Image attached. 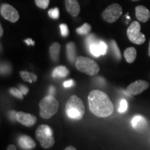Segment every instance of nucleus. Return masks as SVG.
I'll use <instances>...</instances> for the list:
<instances>
[{"instance_id":"f257e3e1","label":"nucleus","mask_w":150,"mask_h":150,"mask_svg":"<svg viewBox=\"0 0 150 150\" xmlns=\"http://www.w3.org/2000/svg\"><path fill=\"white\" fill-rule=\"evenodd\" d=\"M88 104L91 111L99 117H107L111 115L114 110L113 104L106 93L99 90H94L88 95Z\"/></svg>"},{"instance_id":"f03ea898","label":"nucleus","mask_w":150,"mask_h":150,"mask_svg":"<svg viewBox=\"0 0 150 150\" xmlns=\"http://www.w3.org/2000/svg\"><path fill=\"white\" fill-rule=\"evenodd\" d=\"M65 112L67 117L70 119L76 120H81L86 112L83 102L76 95H72L66 103Z\"/></svg>"},{"instance_id":"7ed1b4c3","label":"nucleus","mask_w":150,"mask_h":150,"mask_svg":"<svg viewBox=\"0 0 150 150\" xmlns=\"http://www.w3.org/2000/svg\"><path fill=\"white\" fill-rule=\"evenodd\" d=\"M40 115L43 119H50L59 110V102L53 95H49L41 99L39 104Z\"/></svg>"},{"instance_id":"20e7f679","label":"nucleus","mask_w":150,"mask_h":150,"mask_svg":"<svg viewBox=\"0 0 150 150\" xmlns=\"http://www.w3.org/2000/svg\"><path fill=\"white\" fill-rule=\"evenodd\" d=\"M35 137L44 149L53 147L55 143L53 130L47 125H42L38 127L35 131Z\"/></svg>"},{"instance_id":"39448f33","label":"nucleus","mask_w":150,"mask_h":150,"mask_svg":"<svg viewBox=\"0 0 150 150\" xmlns=\"http://www.w3.org/2000/svg\"><path fill=\"white\" fill-rule=\"evenodd\" d=\"M75 66L81 72L89 76H95L99 72V65L94 60L84 56H78L75 62Z\"/></svg>"},{"instance_id":"423d86ee","label":"nucleus","mask_w":150,"mask_h":150,"mask_svg":"<svg viewBox=\"0 0 150 150\" xmlns=\"http://www.w3.org/2000/svg\"><path fill=\"white\" fill-rule=\"evenodd\" d=\"M141 27L138 22L134 21L131 23L127 31L129 40L136 45H142L145 42V35L140 31Z\"/></svg>"},{"instance_id":"0eeeda50","label":"nucleus","mask_w":150,"mask_h":150,"mask_svg":"<svg viewBox=\"0 0 150 150\" xmlns=\"http://www.w3.org/2000/svg\"><path fill=\"white\" fill-rule=\"evenodd\" d=\"M122 14V8L118 4H112L108 6L102 13V18L104 21L108 23H113L117 21Z\"/></svg>"},{"instance_id":"6e6552de","label":"nucleus","mask_w":150,"mask_h":150,"mask_svg":"<svg viewBox=\"0 0 150 150\" xmlns=\"http://www.w3.org/2000/svg\"><path fill=\"white\" fill-rule=\"evenodd\" d=\"M1 16L11 22H16L20 18L18 11L8 4H2L0 8Z\"/></svg>"},{"instance_id":"1a4fd4ad","label":"nucleus","mask_w":150,"mask_h":150,"mask_svg":"<svg viewBox=\"0 0 150 150\" xmlns=\"http://www.w3.org/2000/svg\"><path fill=\"white\" fill-rule=\"evenodd\" d=\"M149 84L145 80H137L127 86L126 92L131 95H138L149 88Z\"/></svg>"},{"instance_id":"9d476101","label":"nucleus","mask_w":150,"mask_h":150,"mask_svg":"<svg viewBox=\"0 0 150 150\" xmlns=\"http://www.w3.org/2000/svg\"><path fill=\"white\" fill-rule=\"evenodd\" d=\"M88 49L92 55L95 57H99L100 56H104L106 54L108 51L107 45L104 41L99 40L98 39L92 43L88 47Z\"/></svg>"},{"instance_id":"9b49d317","label":"nucleus","mask_w":150,"mask_h":150,"mask_svg":"<svg viewBox=\"0 0 150 150\" xmlns=\"http://www.w3.org/2000/svg\"><path fill=\"white\" fill-rule=\"evenodd\" d=\"M16 120L26 127H33L37 122V118L33 114L22 111L17 112Z\"/></svg>"},{"instance_id":"f8f14e48","label":"nucleus","mask_w":150,"mask_h":150,"mask_svg":"<svg viewBox=\"0 0 150 150\" xmlns=\"http://www.w3.org/2000/svg\"><path fill=\"white\" fill-rule=\"evenodd\" d=\"M131 125L138 132H142L147 128V121L143 116L136 115L131 120Z\"/></svg>"},{"instance_id":"ddd939ff","label":"nucleus","mask_w":150,"mask_h":150,"mask_svg":"<svg viewBox=\"0 0 150 150\" xmlns=\"http://www.w3.org/2000/svg\"><path fill=\"white\" fill-rule=\"evenodd\" d=\"M18 145L22 149L25 150L33 149L36 146L34 140L27 135H23V136L19 137Z\"/></svg>"},{"instance_id":"4468645a","label":"nucleus","mask_w":150,"mask_h":150,"mask_svg":"<svg viewBox=\"0 0 150 150\" xmlns=\"http://www.w3.org/2000/svg\"><path fill=\"white\" fill-rule=\"evenodd\" d=\"M65 7L67 12L73 17H76L79 14L81 8L77 0H65Z\"/></svg>"},{"instance_id":"2eb2a0df","label":"nucleus","mask_w":150,"mask_h":150,"mask_svg":"<svg viewBox=\"0 0 150 150\" xmlns=\"http://www.w3.org/2000/svg\"><path fill=\"white\" fill-rule=\"evenodd\" d=\"M136 18L141 22H146L150 18V12L144 6H138L135 8Z\"/></svg>"},{"instance_id":"dca6fc26","label":"nucleus","mask_w":150,"mask_h":150,"mask_svg":"<svg viewBox=\"0 0 150 150\" xmlns=\"http://www.w3.org/2000/svg\"><path fill=\"white\" fill-rule=\"evenodd\" d=\"M67 56V59L70 63H74L76 62V46L73 42H70L66 45Z\"/></svg>"},{"instance_id":"f3484780","label":"nucleus","mask_w":150,"mask_h":150,"mask_svg":"<svg viewBox=\"0 0 150 150\" xmlns=\"http://www.w3.org/2000/svg\"><path fill=\"white\" fill-rule=\"evenodd\" d=\"M60 52H61V45L59 42H54L50 46V54L52 61L54 62L59 61Z\"/></svg>"},{"instance_id":"a211bd4d","label":"nucleus","mask_w":150,"mask_h":150,"mask_svg":"<svg viewBox=\"0 0 150 150\" xmlns=\"http://www.w3.org/2000/svg\"><path fill=\"white\" fill-rule=\"evenodd\" d=\"M124 56H125V60L127 63H134L137 56V51L133 47H129L125 50L124 52Z\"/></svg>"},{"instance_id":"6ab92c4d","label":"nucleus","mask_w":150,"mask_h":150,"mask_svg":"<svg viewBox=\"0 0 150 150\" xmlns=\"http://www.w3.org/2000/svg\"><path fill=\"white\" fill-rule=\"evenodd\" d=\"M70 74L68 69L65 66H59L56 67L52 72V77L54 78H65Z\"/></svg>"},{"instance_id":"aec40b11","label":"nucleus","mask_w":150,"mask_h":150,"mask_svg":"<svg viewBox=\"0 0 150 150\" xmlns=\"http://www.w3.org/2000/svg\"><path fill=\"white\" fill-rule=\"evenodd\" d=\"M20 76H21L22 79L25 81L29 82L30 83L36 82V81L38 79L37 76L34 74V73L27 72V71H20Z\"/></svg>"},{"instance_id":"412c9836","label":"nucleus","mask_w":150,"mask_h":150,"mask_svg":"<svg viewBox=\"0 0 150 150\" xmlns=\"http://www.w3.org/2000/svg\"><path fill=\"white\" fill-rule=\"evenodd\" d=\"M91 31V26L88 23H84L81 27L77 28L76 29V33L79 35H88Z\"/></svg>"},{"instance_id":"4be33fe9","label":"nucleus","mask_w":150,"mask_h":150,"mask_svg":"<svg viewBox=\"0 0 150 150\" xmlns=\"http://www.w3.org/2000/svg\"><path fill=\"white\" fill-rule=\"evenodd\" d=\"M110 47H111V50L112 54H113V56H115L116 59L121 60V52L120 50L119 47H118L117 43L115 40H111L110 41Z\"/></svg>"},{"instance_id":"5701e85b","label":"nucleus","mask_w":150,"mask_h":150,"mask_svg":"<svg viewBox=\"0 0 150 150\" xmlns=\"http://www.w3.org/2000/svg\"><path fill=\"white\" fill-rule=\"evenodd\" d=\"M9 93H10L13 96L16 97V98L20 99H23L24 98V95L22 94L21 91L19 90V88H11L9 89Z\"/></svg>"},{"instance_id":"b1692460","label":"nucleus","mask_w":150,"mask_h":150,"mask_svg":"<svg viewBox=\"0 0 150 150\" xmlns=\"http://www.w3.org/2000/svg\"><path fill=\"white\" fill-rule=\"evenodd\" d=\"M127 108H128V104H127L126 99H121L120 102L119 108H118V112L120 113H124L127 111Z\"/></svg>"},{"instance_id":"393cba45","label":"nucleus","mask_w":150,"mask_h":150,"mask_svg":"<svg viewBox=\"0 0 150 150\" xmlns=\"http://www.w3.org/2000/svg\"><path fill=\"white\" fill-rule=\"evenodd\" d=\"M48 16L52 19L56 20V19H59L60 16V13H59V9L57 7L56 8L50 9L48 11Z\"/></svg>"},{"instance_id":"a878e982","label":"nucleus","mask_w":150,"mask_h":150,"mask_svg":"<svg viewBox=\"0 0 150 150\" xmlns=\"http://www.w3.org/2000/svg\"><path fill=\"white\" fill-rule=\"evenodd\" d=\"M35 3L39 8L46 9L50 4V0H35Z\"/></svg>"},{"instance_id":"bb28decb","label":"nucleus","mask_w":150,"mask_h":150,"mask_svg":"<svg viewBox=\"0 0 150 150\" xmlns=\"http://www.w3.org/2000/svg\"><path fill=\"white\" fill-rule=\"evenodd\" d=\"M11 72V67L8 63H1V74H8Z\"/></svg>"},{"instance_id":"cd10ccee","label":"nucleus","mask_w":150,"mask_h":150,"mask_svg":"<svg viewBox=\"0 0 150 150\" xmlns=\"http://www.w3.org/2000/svg\"><path fill=\"white\" fill-rule=\"evenodd\" d=\"M60 29H61V33L63 37H67L69 35V29L66 24H60Z\"/></svg>"},{"instance_id":"c85d7f7f","label":"nucleus","mask_w":150,"mask_h":150,"mask_svg":"<svg viewBox=\"0 0 150 150\" xmlns=\"http://www.w3.org/2000/svg\"><path fill=\"white\" fill-rule=\"evenodd\" d=\"M97 40V38H96V36H95V34L89 35L86 40V45H87V46H88V47L91 45L92 43H93L95 41H96Z\"/></svg>"},{"instance_id":"c756f323","label":"nucleus","mask_w":150,"mask_h":150,"mask_svg":"<svg viewBox=\"0 0 150 150\" xmlns=\"http://www.w3.org/2000/svg\"><path fill=\"white\" fill-rule=\"evenodd\" d=\"M63 85L65 88H71L75 85V82L74 81V80L70 79V80L65 81L64 83H63Z\"/></svg>"},{"instance_id":"7c9ffc66","label":"nucleus","mask_w":150,"mask_h":150,"mask_svg":"<svg viewBox=\"0 0 150 150\" xmlns=\"http://www.w3.org/2000/svg\"><path fill=\"white\" fill-rule=\"evenodd\" d=\"M19 90L22 92V94H23L24 95H27V94L29 93V88H28L27 86H24V85H22V84L19 86Z\"/></svg>"},{"instance_id":"2f4dec72","label":"nucleus","mask_w":150,"mask_h":150,"mask_svg":"<svg viewBox=\"0 0 150 150\" xmlns=\"http://www.w3.org/2000/svg\"><path fill=\"white\" fill-rule=\"evenodd\" d=\"M16 113L17 112L14 111V110H11L8 112V117L11 120H16Z\"/></svg>"},{"instance_id":"473e14b6","label":"nucleus","mask_w":150,"mask_h":150,"mask_svg":"<svg viewBox=\"0 0 150 150\" xmlns=\"http://www.w3.org/2000/svg\"><path fill=\"white\" fill-rule=\"evenodd\" d=\"M49 95H53L54 96V95L56 94V88L54 86H50V88H49Z\"/></svg>"},{"instance_id":"72a5a7b5","label":"nucleus","mask_w":150,"mask_h":150,"mask_svg":"<svg viewBox=\"0 0 150 150\" xmlns=\"http://www.w3.org/2000/svg\"><path fill=\"white\" fill-rule=\"evenodd\" d=\"M24 42L27 45H35V41H33L31 38H27L26 40H24Z\"/></svg>"},{"instance_id":"f704fd0d","label":"nucleus","mask_w":150,"mask_h":150,"mask_svg":"<svg viewBox=\"0 0 150 150\" xmlns=\"http://www.w3.org/2000/svg\"><path fill=\"white\" fill-rule=\"evenodd\" d=\"M17 148L16 147V146L13 145H9L7 147V149L8 150H16Z\"/></svg>"},{"instance_id":"c9c22d12","label":"nucleus","mask_w":150,"mask_h":150,"mask_svg":"<svg viewBox=\"0 0 150 150\" xmlns=\"http://www.w3.org/2000/svg\"><path fill=\"white\" fill-rule=\"evenodd\" d=\"M65 149V150H76V147H72V146H68V147H67Z\"/></svg>"},{"instance_id":"e433bc0d","label":"nucleus","mask_w":150,"mask_h":150,"mask_svg":"<svg viewBox=\"0 0 150 150\" xmlns=\"http://www.w3.org/2000/svg\"><path fill=\"white\" fill-rule=\"evenodd\" d=\"M3 33H4L3 28H2V26L1 25V26H0V37H2Z\"/></svg>"},{"instance_id":"4c0bfd02","label":"nucleus","mask_w":150,"mask_h":150,"mask_svg":"<svg viewBox=\"0 0 150 150\" xmlns=\"http://www.w3.org/2000/svg\"><path fill=\"white\" fill-rule=\"evenodd\" d=\"M148 55L150 57V41H149V48H148Z\"/></svg>"},{"instance_id":"58836bf2","label":"nucleus","mask_w":150,"mask_h":150,"mask_svg":"<svg viewBox=\"0 0 150 150\" xmlns=\"http://www.w3.org/2000/svg\"><path fill=\"white\" fill-rule=\"evenodd\" d=\"M131 1H139V0H131Z\"/></svg>"}]
</instances>
